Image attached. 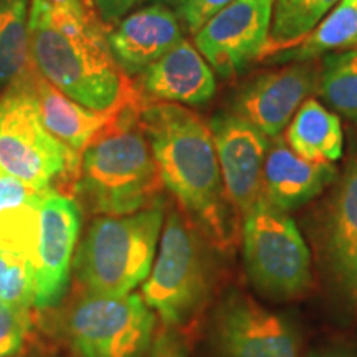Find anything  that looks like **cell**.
<instances>
[{
    "mask_svg": "<svg viewBox=\"0 0 357 357\" xmlns=\"http://www.w3.org/2000/svg\"><path fill=\"white\" fill-rule=\"evenodd\" d=\"M105 25L93 0H30V50L40 75L101 113L139 91L114 60Z\"/></svg>",
    "mask_w": 357,
    "mask_h": 357,
    "instance_id": "1",
    "label": "cell"
},
{
    "mask_svg": "<svg viewBox=\"0 0 357 357\" xmlns=\"http://www.w3.org/2000/svg\"><path fill=\"white\" fill-rule=\"evenodd\" d=\"M141 121L166 189L218 252L238 236V215L227 199L208 123L185 106L144 98Z\"/></svg>",
    "mask_w": 357,
    "mask_h": 357,
    "instance_id": "2",
    "label": "cell"
},
{
    "mask_svg": "<svg viewBox=\"0 0 357 357\" xmlns=\"http://www.w3.org/2000/svg\"><path fill=\"white\" fill-rule=\"evenodd\" d=\"M144 96L132 95L89 139L71 182L86 211L128 215L162 199V178L141 121Z\"/></svg>",
    "mask_w": 357,
    "mask_h": 357,
    "instance_id": "3",
    "label": "cell"
},
{
    "mask_svg": "<svg viewBox=\"0 0 357 357\" xmlns=\"http://www.w3.org/2000/svg\"><path fill=\"white\" fill-rule=\"evenodd\" d=\"M213 250L176 204L166 208L158 257L141 296L171 331L189 328L211 301L217 281Z\"/></svg>",
    "mask_w": 357,
    "mask_h": 357,
    "instance_id": "4",
    "label": "cell"
},
{
    "mask_svg": "<svg viewBox=\"0 0 357 357\" xmlns=\"http://www.w3.org/2000/svg\"><path fill=\"white\" fill-rule=\"evenodd\" d=\"M167 204L128 215H100L89 223L73 258L83 291L123 296L144 283L153 268Z\"/></svg>",
    "mask_w": 357,
    "mask_h": 357,
    "instance_id": "5",
    "label": "cell"
},
{
    "mask_svg": "<svg viewBox=\"0 0 357 357\" xmlns=\"http://www.w3.org/2000/svg\"><path fill=\"white\" fill-rule=\"evenodd\" d=\"M240 235L245 270L261 296L293 301L310 291L311 252L288 212L261 197L243 215Z\"/></svg>",
    "mask_w": 357,
    "mask_h": 357,
    "instance_id": "6",
    "label": "cell"
},
{
    "mask_svg": "<svg viewBox=\"0 0 357 357\" xmlns=\"http://www.w3.org/2000/svg\"><path fill=\"white\" fill-rule=\"evenodd\" d=\"M155 314L141 294L83 291L61 316V333L77 357H146Z\"/></svg>",
    "mask_w": 357,
    "mask_h": 357,
    "instance_id": "7",
    "label": "cell"
},
{
    "mask_svg": "<svg viewBox=\"0 0 357 357\" xmlns=\"http://www.w3.org/2000/svg\"><path fill=\"white\" fill-rule=\"evenodd\" d=\"M78 159L43 126L25 82L0 95V174L40 190L63 178L68 189Z\"/></svg>",
    "mask_w": 357,
    "mask_h": 357,
    "instance_id": "8",
    "label": "cell"
},
{
    "mask_svg": "<svg viewBox=\"0 0 357 357\" xmlns=\"http://www.w3.org/2000/svg\"><path fill=\"white\" fill-rule=\"evenodd\" d=\"M211 342L218 357H301L293 321L238 288L229 289L213 310Z\"/></svg>",
    "mask_w": 357,
    "mask_h": 357,
    "instance_id": "9",
    "label": "cell"
},
{
    "mask_svg": "<svg viewBox=\"0 0 357 357\" xmlns=\"http://www.w3.org/2000/svg\"><path fill=\"white\" fill-rule=\"evenodd\" d=\"M275 0H236L194 35L195 48L223 78L235 77L261 60Z\"/></svg>",
    "mask_w": 357,
    "mask_h": 357,
    "instance_id": "10",
    "label": "cell"
},
{
    "mask_svg": "<svg viewBox=\"0 0 357 357\" xmlns=\"http://www.w3.org/2000/svg\"><path fill=\"white\" fill-rule=\"evenodd\" d=\"M318 255L331 288L357 307V158L324 204L318 225Z\"/></svg>",
    "mask_w": 357,
    "mask_h": 357,
    "instance_id": "11",
    "label": "cell"
},
{
    "mask_svg": "<svg viewBox=\"0 0 357 357\" xmlns=\"http://www.w3.org/2000/svg\"><path fill=\"white\" fill-rule=\"evenodd\" d=\"M227 199L243 218L263 197V169L270 137L236 113H218L208 123Z\"/></svg>",
    "mask_w": 357,
    "mask_h": 357,
    "instance_id": "12",
    "label": "cell"
},
{
    "mask_svg": "<svg viewBox=\"0 0 357 357\" xmlns=\"http://www.w3.org/2000/svg\"><path fill=\"white\" fill-rule=\"evenodd\" d=\"M318 79L319 65L314 61L263 71L236 93L234 113L273 139L283 134L298 108L318 89Z\"/></svg>",
    "mask_w": 357,
    "mask_h": 357,
    "instance_id": "13",
    "label": "cell"
},
{
    "mask_svg": "<svg viewBox=\"0 0 357 357\" xmlns=\"http://www.w3.org/2000/svg\"><path fill=\"white\" fill-rule=\"evenodd\" d=\"M79 205L52 189L40 205V243L35 265V306L50 310L63 300L79 234Z\"/></svg>",
    "mask_w": 357,
    "mask_h": 357,
    "instance_id": "14",
    "label": "cell"
},
{
    "mask_svg": "<svg viewBox=\"0 0 357 357\" xmlns=\"http://www.w3.org/2000/svg\"><path fill=\"white\" fill-rule=\"evenodd\" d=\"M337 177L334 164L301 158L280 134L270 141L263 169V197L280 211L293 212L323 195Z\"/></svg>",
    "mask_w": 357,
    "mask_h": 357,
    "instance_id": "15",
    "label": "cell"
},
{
    "mask_svg": "<svg viewBox=\"0 0 357 357\" xmlns=\"http://www.w3.org/2000/svg\"><path fill=\"white\" fill-rule=\"evenodd\" d=\"M136 84L147 100L174 105H204L217 91L212 66L187 40L142 71Z\"/></svg>",
    "mask_w": 357,
    "mask_h": 357,
    "instance_id": "16",
    "label": "cell"
},
{
    "mask_svg": "<svg viewBox=\"0 0 357 357\" xmlns=\"http://www.w3.org/2000/svg\"><path fill=\"white\" fill-rule=\"evenodd\" d=\"M184 40L171 7L155 2L129 13L109 33L114 60L128 77L139 75Z\"/></svg>",
    "mask_w": 357,
    "mask_h": 357,
    "instance_id": "17",
    "label": "cell"
},
{
    "mask_svg": "<svg viewBox=\"0 0 357 357\" xmlns=\"http://www.w3.org/2000/svg\"><path fill=\"white\" fill-rule=\"evenodd\" d=\"M24 82L37 102L45 129L79 160L89 139L105 126L116 108L101 113L79 105L43 78L37 66L30 70Z\"/></svg>",
    "mask_w": 357,
    "mask_h": 357,
    "instance_id": "18",
    "label": "cell"
},
{
    "mask_svg": "<svg viewBox=\"0 0 357 357\" xmlns=\"http://www.w3.org/2000/svg\"><path fill=\"white\" fill-rule=\"evenodd\" d=\"M283 139L298 155L314 162L336 164L344 147L341 119L316 98H307L298 108Z\"/></svg>",
    "mask_w": 357,
    "mask_h": 357,
    "instance_id": "19",
    "label": "cell"
},
{
    "mask_svg": "<svg viewBox=\"0 0 357 357\" xmlns=\"http://www.w3.org/2000/svg\"><path fill=\"white\" fill-rule=\"evenodd\" d=\"M352 47H357V0H341L300 43L275 55L273 61H314Z\"/></svg>",
    "mask_w": 357,
    "mask_h": 357,
    "instance_id": "20",
    "label": "cell"
},
{
    "mask_svg": "<svg viewBox=\"0 0 357 357\" xmlns=\"http://www.w3.org/2000/svg\"><path fill=\"white\" fill-rule=\"evenodd\" d=\"M30 0H0V95L33 68L29 32Z\"/></svg>",
    "mask_w": 357,
    "mask_h": 357,
    "instance_id": "21",
    "label": "cell"
},
{
    "mask_svg": "<svg viewBox=\"0 0 357 357\" xmlns=\"http://www.w3.org/2000/svg\"><path fill=\"white\" fill-rule=\"evenodd\" d=\"M339 2L341 0H275L263 58L275 56L300 43Z\"/></svg>",
    "mask_w": 357,
    "mask_h": 357,
    "instance_id": "22",
    "label": "cell"
},
{
    "mask_svg": "<svg viewBox=\"0 0 357 357\" xmlns=\"http://www.w3.org/2000/svg\"><path fill=\"white\" fill-rule=\"evenodd\" d=\"M316 91L334 113L357 124V47L323 58Z\"/></svg>",
    "mask_w": 357,
    "mask_h": 357,
    "instance_id": "23",
    "label": "cell"
},
{
    "mask_svg": "<svg viewBox=\"0 0 357 357\" xmlns=\"http://www.w3.org/2000/svg\"><path fill=\"white\" fill-rule=\"evenodd\" d=\"M42 200L0 212V252L24 258L33 266L37 265L40 243Z\"/></svg>",
    "mask_w": 357,
    "mask_h": 357,
    "instance_id": "24",
    "label": "cell"
},
{
    "mask_svg": "<svg viewBox=\"0 0 357 357\" xmlns=\"http://www.w3.org/2000/svg\"><path fill=\"white\" fill-rule=\"evenodd\" d=\"M0 300L17 310L35 306V266L24 258L0 252Z\"/></svg>",
    "mask_w": 357,
    "mask_h": 357,
    "instance_id": "25",
    "label": "cell"
},
{
    "mask_svg": "<svg viewBox=\"0 0 357 357\" xmlns=\"http://www.w3.org/2000/svg\"><path fill=\"white\" fill-rule=\"evenodd\" d=\"M30 331V311L17 310L0 300V357L19 354Z\"/></svg>",
    "mask_w": 357,
    "mask_h": 357,
    "instance_id": "26",
    "label": "cell"
},
{
    "mask_svg": "<svg viewBox=\"0 0 357 357\" xmlns=\"http://www.w3.org/2000/svg\"><path fill=\"white\" fill-rule=\"evenodd\" d=\"M236 0H187L181 8H177L178 20L187 26L192 35L199 32L212 17L227 8Z\"/></svg>",
    "mask_w": 357,
    "mask_h": 357,
    "instance_id": "27",
    "label": "cell"
},
{
    "mask_svg": "<svg viewBox=\"0 0 357 357\" xmlns=\"http://www.w3.org/2000/svg\"><path fill=\"white\" fill-rule=\"evenodd\" d=\"M52 189L40 190L19 178L0 174V212L42 200Z\"/></svg>",
    "mask_w": 357,
    "mask_h": 357,
    "instance_id": "28",
    "label": "cell"
},
{
    "mask_svg": "<svg viewBox=\"0 0 357 357\" xmlns=\"http://www.w3.org/2000/svg\"><path fill=\"white\" fill-rule=\"evenodd\" d=\"M146 357H185V347L176 331H164L154 337Z\"/></svg>",
    "mask_w": 357,
    "mask_h": 357,
    "instance_id": "29",
    "label": "cell"
},
{
    "mask_svg": "<svg viewBox=\"0 0 357 357\" xmlns=\"http://www.w3.org/2000/svg\"><path fill=\"white\" fill-rule=\"evenodd\" d=\"M106 24H116L124 19L141 0H93Z\"/></svg>",
    "mask_w": 357,
    "mask_h": 357,
    "instance_id": "30",
    "label": "cell"
},
{
    "mask_svg": "<svg viewBox=\"0 0 357 357\" xmlns=\"http://www.w3.org/2000/svg\"><path fill=\"white\" fill-rule=\"evenodd\" d=\"M305 357H357V356L352 354V352L347 349H341V347H326V349L312 351Z\"/></svg>",
    "mask_w": 357,
    "mask_h": 357,
    "instance_id": "31",
    "label": "cell"
},
{
    "mask_svg": "<svg viewBox=\"0 0 357 357\" xmlns=\"http://www.w3.org/2000/svg\"><path fill=\"white\" fill-rule=\"evenodd\" d=\"M155 2H160L164 3V6L167 7H174V8H181L184 3L187 2V0H155Z\"/></svg>",
    "mask_w": 357,
    "mask_h": 357,
    "instance_id": "32",
    "label": "cell"
},
{
    "mask_svg": "<svg viewBox=\"0 0 357 357\" xmlns=\"http://www.w3.org/2000/svg\"><path fill=\"white\" fill-rule=\"evenodd\" d=\"M33 357H56V356H52V354H40V356H33Z\"/></svg>",
    "mask_w": 357,
    "mask_h": 357,
    "instance_id": "33",
    "label": "cell"
},
{
    "mask_svg": "<svg viewBox=\"0 0 357 357\" xmlns=\"http://www.w3.org/2000/svg\"><path fill=\"white\" fill-rule=\"evenodd\" d=\"M7 357H22V352H19V354H13V356H7Z\"/></svg>",
    "mask_w": 357,
    "mask_h": 357,
    "instance_id": "34",
    "label": "cell"
}]
</instances>
